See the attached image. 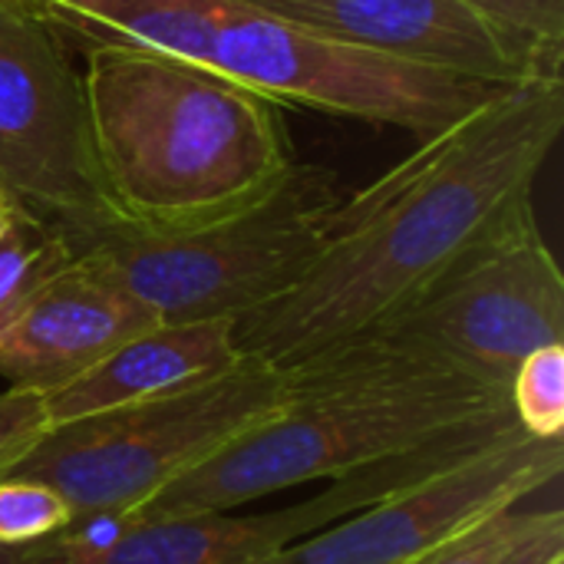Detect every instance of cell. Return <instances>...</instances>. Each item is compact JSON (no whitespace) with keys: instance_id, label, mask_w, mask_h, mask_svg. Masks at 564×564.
<instances>
[{"instance_id":"obj_2","label":"cell","mask_w":564,"mask_h":564,"mask_svg":"<svg viewBox=\"0 0 564 564\" xmlns=\"http://www.w3.org/2000/svg\"><path fill=\"white\" fill-rule=\"evenodd\" d=\"M288 400L122 522L235 512L254 499L420 453L516 420L509 387L387 337H357L288 367ZM519 423V420H516Z\"/></svg>"},{"instance_id":"obj_6","label":"cell","mask_w":564,"mask_h":564,"mask_svg":"<svg viewBox=\"0 0 564 564\" xmlns=\"http://www.w3.org/2000/svg\"><path fill=\"white\" fill-rule=\"evenodd\" d=\"M212 69L241 79L278 106L297 102L416 139L453 126L506 86L337 43L235 0L212 10Z\"/></svg>"},{"instance_id":"obj_24","label":"cell","mask_w":564,"mask_h":564,"mask_svg":"<svg viewBox=\"0 0 564 564\" xmlns=\"http://www.w3.org/2000/svg\"><path fill=\"white\" fill-rule=\"evenodd\" d=\"M562 564H564V562H562Z\"/></svg>"},{"instance_id":"obj_19","label":"cell","mask_w":564,"mask_h":564,"mask_svg":"<svg viewBox=\"0 0 564 564\" xmlns=\"http://www.w3.org/2000/svg\"><path fill=\"white\" fill-rule=\"evenodd\" d=\"M512 413L522 433L562 440L564 433V344L532 350L509 380Z\"/></svg>"},{"instance_id":"obj_23","label":"cell","mask_w":564,"mask_h":564,"mask_svg":"<svg viewBox=\"0 0 564 564\" xmlns=\"http://www.w3.org/2000/svg\"><path fill=\"white\" fill-rule=\"evenodd\" d=\"M7 202H10V195H7V192H3V185H0V208H3Z\"/></svg>"},{"instance_id":"obj_11","label":"cell","mask_w":564,"mask_h":564,"mask_svg":"<svg viewBox=\"0 0 564 564\" xmlns=\"http://www.w3.org/2000/svg\"><path fill=\"white\" fill-rule=\"evenodd\" d=\"M317 36L516 86L535 79L525 59L463 0H235Z\"/></svg>"},{"instance_id":"obj_16","label":"cell","mask_w":564,"mask_h":564,"mask_svg":"<svg viewBox=\"0 0 564 564\" xmlns=\"http://www.w3.org/2000/svg\"><path fill=\"white\" fill-rule=\"evenodd\" d=\"M66 264H73L69 241L53 225L13 205L0 228V321Z\"/></svg>"},{"instance_id":"obj_22","label":"cell","mask_w":564,"mask_h":564,"mask_svg":"<svg viewBox=\"0 0 564 564\" xmlns=\"http://www.w3.org/2000/svg\"><path fill=\"white\" fill-rule=\"evenodd\" d=\"M10 208H13V202H7V205L0 208V228H3V221H7V215H10Z\"/></svg>"},{"instance_id":"obj_20","label":"cell","mask_w":564,"mask_h":564,"mask_svg":"<svg viewBox=\"0 0 564 564\" xmlns=\"http://www.w3.org/2000/svg\"><path fill=\"white\" fill-rule=\"evenodd\" d=\"M50 430L43 393L7 387L0 393V476Z\"/></svg>"},{"instance_id":"obj_9","label":"cell","mask_w":564,"mask_h":564,"mask_svg":"<svg viewBox=\"0 0 564 564\" xmlns=\"http://www.w3.org/2000/svg\"><path fill=\"white\" fill-rule=\"evenodd\" d=\"M522 430L516 420L463 430L420 453L377 463L340 479L304 502L278 512L235 516V512H202L172 519H142L102 525L106 535L79 532L69 539H53L40 545L23 564H258L278 549L340 522L473 453Z\"/></svg>"},{"instance_id":"obj_14","label":"cell","mask_w":564,"mask_h":564,"mask_svg":"<svg viewBox=\"0 0 564 564\" xmlns=\"http://www.w3.org/2000/svg\"><path fill=\"white\" fill-rule=\"evenodd\" d=\"M69 46H129L212 66L215 0H30Z\"/></svg>"},{"instance_id":"obj_21","label":"cell","mask_w":564,"mask_h":564,"mask_svg":"<svg viewBox=\"0 0 564 564\" xmlns=\"http://www.w3.org/2000/svg\"><path fill=\"white\" fill-rule=\"evenodd\" d=\"M36 549H0V564H23Z\"/></svg>"},{"instance_id":"obj_18","label":"cell","mask_w":564,"mask_h":564,"mask_svg":"<svg viewBox=\"0 0 564 564\" xmlns=\"http://www.w3.org/2000/svg\"><path fill=\"white\" fill-rule=\"evenodd\" d=\"M69 529L73 512L53 486L23 476L0 479V549H36Z\"/></svg>"},{"instance_id":"obj_5","label":"cell","mask_w":564,"mask_h":564,"mask_svg":"<svg viewBox=\"0 0 564 564\" xmlns=\"http://www.w3.org/2000/svg\"><path fill=\"white\" fill-rule=\"evenodd\" d=\"M288 393L281 367L241 357L231 370L178 393L50 426L7 476L53 486L73 512L69 535L116 525L271 416Z\"/></svg>"},{"instance_id":"obj_3","label":"cell","mask_w":564,"mask_h":564,"mask_svg":"<svg viewBox=\"0 0 564 564\" xmlns=\"http://www.w3.org/2000/svg\"><path fill=\"white\" fill-rule=\"evenodd\" d=\"M83 53L93 152L122 221L221 212L294 162L278 102L241 79L149 50Z\"/></svg>"},{"instance_id":"obj_4","label":"cell","mask_w":564,"mask_h":564,"mask_svg":"<svg viewBox=\"0 0 564 564\" xmlns=\"http://www.w3.org/2000/svg\"><path fill=\"white\" fill-rule=\"evenodd\" d=\"M337 202L334 172L294 159L271 185L221 212L182 225L112 221L76 241L73 261L159 324L238 321L294 284Z\"/></svg>"},{"instance_id":"obj_10","label":"cell","mask_w":564,"mask_h":564,"mask_svg":"<svg viewBox=\"0 0 564 564\" xmlns=\"http://www.w3.org/2000/svg\"><path fill=\"white\" fill-rule=\"evenodd\" d=\"M562 466V440L516 430L258 564H410L459 529L558 482Z\"/></svg>"},{"instance_id":"obj_13","label":"cell","mask_w":564,"mask_h":564,"mask_svg":"<svg viewBox=\"0 0 564 564\" xmlns=\"http://www.w3.org/2000/svg\"><path fill=\"white\" fill-rule=\"evenodd\" d=\"M245 354L235 344V321L152 324L66 387L43 397L50 426L159 400L231 370Z\"/></svg>"},{"instance_id":"obj_15","label":"cell","mask_w":564,"mask_h":564,"mask_svg":"<svg viewBox=\"0 0 564 564\" xmlns=\"http://www.w3.org/2000/svg\"><path fill=\"white\" fill-rule=\"evenodd\" d=\"M506 506L433 545L410 564H562L564 512Z\"/></svg>"},{"instance_id":"obj_8","label":"cell","mask_w":564,"mask_h":564,"mask_svg":"<svg viewBox=\"0 0 564 564\" xmlns=\"http://www.w3.org/2000/svg\"><path fill=\"white\" fill-rule=\"evenodd\" d=\"M370 334L509 387L532 350L564 344V278L539 231L535 208H522L463 251Z\"/></svg>"},{"instance_id":"obj_7","label":"cell","mask_w":564,"mask_h":564,"mask_svg":"<svg viewBox=\"0 0 564 564\" xmlns=\"http://www.w3.org/2000/svg\"><path fill=\"white\" fill-rule=\"evenodd\" d=\"M0 185L69 248L122 221L96 165L83 69L30 0H0Z\"/></svg>"},{"instance_id":"obj_1","label":"cell","mask_w":564,"mask_h":564,"mask_svg":"<svg viewBox=\"0 0 564 564\" xmlns=\"http://www.w3.org/2000/svg\"><path fill=\"white\" fill-rule=\"evenodd\" d=\"M564 132V79H522L340 198L307 268L235 321L245 357L297 367L400 314L463 251L532 205Z\"/></svg>"},{"instance_id":"obj_12","label":"cell","mask_w":564,"mask_h":564,"mask_svg":"<svg viewBox=\"0 0 564 564\" xmlns=\"http://www.w3.org/2000/svg\"><path fill=\"white\" fill-rule=\"evenodd\" d=\"M152 324L149 307L73 261L0 321V380L46 397Z\"/></svg>"},{"instance_id":"obj_17","label":"cell","mask_w":564,"mask_h":564,"mask_svg":"<svg viewBox=\"0 0 564 564\" xmlns=\"http://www.w3.org/2000/svg\"><path fill=\"white\" fill-rule=\"evenodd\" d=\"M525 59L535 79H562L564 0H463Z\"/></svg>"}]
</instances>
